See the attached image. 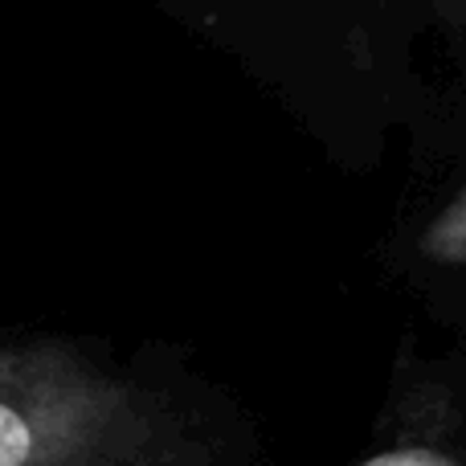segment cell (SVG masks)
<instances>
[{
	"instance_id": "obj_1",
	"label": "cell",
	"mask_w": 466,
	"mask_h": 466,
	"mask_svg": "<svg viewBox=\"0 0 466 466\" xmlns=\"http://www.w3.org/2000/svg\"><path fill=\"white\" fill-rule=\"evenodd\" d=\"M0 466H209L193 418L74 344H0Z\"/></svg>"
},
{
	"instance_id": "obj_2",
	"label": "cell",
	"mask_w": 466,
	"mask_h": 466,
	"mask_svg": "<svg viewBox=\"0 0 466 466\" xmlns=\"http://www.w3.org/2000/svg\"><path fill=\"white\" fill-rule=\"evenodd\" d=\"M418 258L438 270H466V188L438 209V218L421 229Z\"/></svg>"
},
{
	"instance_id": "obj_3",
	"label": "cell",
	"mask_w": 466,
	"mask_h": 466,
	"mask_svg": "<svg viewBox=\"0 0 466 466\" xmlns=\"http://www.w3.org/2000/svg\"><path fill=\"white\" fill-rule=\"evenodd\" d=\"M364 466H454L446 454L438 451H421V446H401V451H385L377 459H369Z\"/></svg>"
}]
</instances>
